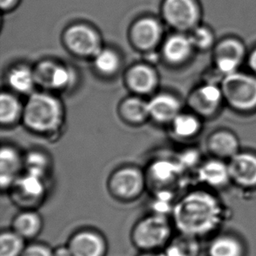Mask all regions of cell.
Masks as SVG:
<instances>
[{
    "mask_svg": "<svg viewBox=\"0 0 256 256\" xmlns=\"http://www.w3.org/2000/svg\"><path fill=\"white\" fill-rule=\"evenodd\" d=\"M172 215L180 234L200 239L218 230L224 220V209L214 195L195 190L176 201Z\"/></svg>",
    "mask_w": 256,
    "mask_h": 256,
    "instance_id": "6da1fadb",
    "label": "cell"
},
{
    "mask_svg": "<svg viewBox=\"0 0 256 256\" xmlns=\"http://www.w3.org/2000/svg\"><path fill=\"white\" fill-rule=\"evenodd\" d=\"M66 119L62 100L54 93L35 91L24 102L22 124L36 136H51L59 133Z\"/></svg>",
    "mask_w": 256,
    "mask_h": 256,
    "instance_id": "7a4b0ae2",
    "label": "cell"
},
{
    "mask_svg": "<svg viewBox=\"0 0 256 256\" xmlns=\"http://www.w3.org/2000/svg\"><path fill=\"white\" fill-rule=\"evenodd\" d=\"M172 224L166 215L152 212L140 218L132 228L130 240L141 252L158 251L172 240Z\"/></svg>",
    "mask_w": 256,
    "mask_h": 256,
    "instance_id": "3957f363",
    "label": "cell"
},
{
    "mask_svg": "<svg viewBox=\"0 0 256 256\" xmlns=\"http://www.w3.org/2000/svg\"><path fill=\"white\" fill-rule=\"evenodd\" d=\"M220 88L224 100L234 110L240 112L256 110V76L237 71L224 76Z\"/></svg>",
    "mask_w": 256,
    "mask_h": 256,
    "instance_id": "277c9868",
    "label": "cell"
},
{
    "mask_svg": "<svg viewBox=\"0 0 256 256\" xmlns=\"http://www.w3.org/2000/svg\"><path fill=\"white\" fill-rule=\"evenodd\" d=\"M147 187L144 170L136 166H124L111 172L107 189L111 197L120 202H132L142 196Z\"/></svg>",
    "mask_w": 256,
    "mask_h": 256,
    "instance_id": "5b68a950",
    "label": "cell"
},
{
    "mask_svg": "<svg viewBox=\"0 0 256 256\" xmlns=\"http://www.w3.org/2000/svg\"><path fill=\"white\" fill-rule=\"evenodd\" d=\"M34 70L37 86L44 91L62 93L71 90L76 82V72L63 63L44 60Z\"/></svg>",
    "mask_w": 256,
    "mask_h": 256,
    "instance_id": "8992f818",
    "label": "cell"
},
{
    "mask_svg": "<svg viewBox=\"0 0 256 256\" xmlns=\"http://www.w3.org/2000/svg\"><path fill=\"white\" fill-rule=\"evenodd\" d=\"M9 192L14 204L18 206L23 208V210L35 209L45 198L46 178L30 173H23Z\"/></svg>",
    "mask_w": 256,
    "mask_h": 256,
    "instance_id": "52a82bcc",
    "label": "cell"
},
{
    "mask_svg": "<svg viewBox=\"0 0 256 256\" xmlns=\"http://www.w3.org/2000/svg\"><path fill=\"white\" fill-rule=\"evenodd\" d=\"M160 74L154 66L147 63H138L125 71L122 80L125 88L139 96H153L160 86Z\"/></svg>",
    "mask_w": 256,
    "mask_h": 256,
    "instance_id": "ba28073f",
    "label": "cell"
},
{
    "mask_svg": "<svg viewBox=\"0 0 256 256\" xmlns=\"http://www.w3.org/2000/svg\"><path fill=\"white\" fill-rule=\"evenodd\" d=\"M223 102L220 86L210 82L198 86L187 100L192 111L200 118H210L216 114Z\"/></svg>",
    "mask_w": 256,
    "mask_h": 256,
    "instance_id": "9c48e42d",
    "label": "cell"
},
{
    "mask_svg": "<svg viewBox=\"0 0 256 256\" xmlns=\"http://www.w3.org/2000/svg\"><path fill=\"white\" fill-rule=\"evenodd\" d=\"M70 52L82 58H92L100 51V40L96 34L84 26H76L66 32L65 36Z\"/></svg>",
    "mask_w": 256,
    "mask_h": 256,
    "instance_id": "30bf717a",
    "label": "cell"
},
{
    "mask_svg": "<svg viewBox=\"0 0 256 256\" xmlns=\"http://www.w3.org/2000/svg\"><path fill=\"white\" fill-rule=\"evenodd\" d=\"M150 120L158 124L170 125L182 112L181 100L172 93L156 92L148 100Z\"/></svg>",
    "mask_w": 256,
    "mask_h": 256,
    "instance_id": "8fae6325",
    "label": "cell"
},
{
    "mask_svg": "<svg viewBox=\"0 0 256 256\" xmlns=\"http://www.w3.org/2000/svg\"><path fill=\"white\" fill-rule=\"evenodd\" d=\"M68 246L74 256H107V240L96 230L84 229L74 234Z\"/></svg>",
    "mask_w": 256,
    "mask_h": 256,
    "instance_id": "7c38bea8",
    "label": "cell"
},
{
    "mask_svg": "<svg viewBox=\"0 0 256 256\" xmlns=\"http://www.w3.org/2000/svg\"><path fill=\"white\" fill-rule=\"evenodd\" d=\"M24 170V156L10 144H3L0 150V186L10 190Z\"/></svg>",
    "mask_w": 256,
    "mask_h": 256,
    "instance_id": "4fadbf2b",
    "label": "cell"
},
{
    "mask_svg": "<svg viewBox=\"0 0 256 256\" xmlns=\"http://www.w3.org/2000/svg\"><path fill=\"white\" fill-rule=\"evenodd\" d=\"M245 50L240 42L226 40L215 49L214 60L217 71L224 76L238 71L242 62Z\"/></svg>",
    "mask_w": 256,
    "mask_h": 256,
    "instance_id": "5bb4252c",
    "label": "cell"
},
{
    "mask_svg": "<svg viewBox=\"0 0 256 256\" xmlns=\"http://www.w3.org/2000/svg\"><path fill=\"white\" fill-rule=\"evenodd\" d=\"M228 168L231 180L238 186L256 187V155L239 152L229 160Z\"/></svg>",
    "mask_w": 256,
    "mask_h": 256,
    "instance_id": "9a60e30c",
    "label": "cell"
},
{
    "mask_svg": "<svg viewBox=\"0 0 256 256\" xmlns=\"http://www.w3.org/2000/svg\"><path fill=\"white\" fill-rule=\"evenodd\" d=\"M118 118L130 126H141L150 121L148 100L144 97L130 94L120 100L118 106Z\"/></svg>",
    "mask_w": 256,
    "mask_h": 256,
    "instance_id": "2e32d148",
    "label": "cell"
},
{
    "mask_svg": "<svg viewBox=\"0 0 256 256\" xmlns=\"http://www.w3.org/2000/svg\"><path fill=\"white\" fill-rule=\"evenodd\" d=\"M164 14L175 28L187 29L197 20L198 9L192 0H166Z\"/></svg>",
    "mask_w": 256,
    "mask_h": 256,
    "instance_id": "e0dca14e",
    "label": "cell"
},
{
    "mask_svg": "<svg viewBox=\"0 0 256 256\" xmlns=\"http://www.w3.org/2000/svg\"><path fill=\"white\" fill-rule=\"evenodd\" d=\"M6 84L12 92L18 96H30L36 91L34 68L26 64H17L10 68L6 73Z\"/></svg>",
    "mask_w": 256,
    "mask_h": 256,
    "instance_id": "ac0fdd59",
    "label": "cell"
},
{
    "mask_svg": "<svg viewBox=\"0 0 256 256\" xmlns=\"http://www.w3.org/2000/svg\"><path fill=\"white\" fill-rule=\"evenodd\" d=\"M198 178L201 183L212 188H222L232 181L228 164L214 158L203 164L198 170Z\"/></svg>",
    "mask_w": 256,
    "mask_h": 256,
    "instance_id": "d6986e66",
    "label": "cell"
},
{
    "mask_svg": "<svg viewBox=\"0 0 256 256\" xmlns=\"http://www.w3.org/2000/svg\"><path fill=\"white\" fill-rule=\"evenodd\" d=\"M43 218L35 209H26L18 212L12 222V230L26 240L37 238L43 229Z\"/></svg>",
    "mask_w": 256,
    "mask_h": 256,
    "instance_id": "ffe728a7",
    "label": "cell"
},
{
    "mask_svg": "<svg viewBox=\"0 0 256 256\" xmlns=\"http://www.w3.org/2000/svg\"><path fill=\"white\" fill-rule=\"evenodd\" d=\"M24 102L20 96L10 90L3 91L0 96V124L2 128H12L22 122Z\"/></svg>",
    "mask_w": 256,
    "mask_h": 256,
    "instance_id": "44dd1931",
    "label": "cell"
},
{
    "mask_svg": "<svg viewBox=\"0 0 256 256\" xmlns=\"http://www.w3.org/2000/svg\"><path fill=\"white\" fill-rule=\"evenodd\" d=\"M194 48L190 37L174 35L164 45V58L172 66H181L190 59Z\"/></svg>",
    "mask_w": 256,
    "mask_h": 256,
    "instance_id": "7402d4cb",
    "label": "cell"
},
{
    "mask_svg": "<svg viewBox=\"0 0 256 256\" xmlns=\"http://www.w3.org/2000/svg\"><path fill=\"white\" fill-rule=\"evenodd\" d=\"M206 146L212 155L218 160H231L240 152L238 138L231 132L226 130L212 134L208 138Z\"/></svg>",
    "mask_w": 256,
    "mask_h": 256,
    "instance_id": "603a6c76",
    "label": "cell"
},
{
    "mask_svg": "<svg viewBox=\"0 0 256 256\" xmlns=\"http://www.w3.org/2000/svg\"><path fill=\"white\" fill-rule=\"evenodd\" d=\"M161 28L153 20L146 18L136 24L132 32V38L136 46L142 51L152 49L160 42Z\"/></svg>",
    "mask_w": 256,
    "mask_h": 256,
    "instance_id": "cb8c5ba5",
    "label": "cell"
},
{
    "mask_svg": "<svg viewBox=\"0 0 256 256\" xmlns=\"http://www.w3.org/2000/svg\"><path fill=\"white\" fill-rule=\"evenodd\" d=\"M181 169H183V167L178 160H158L150 166L148 172L146 173L147 184L152 182L162 190L163 187L166 186L175 180Z\"/></svg>",
    "mask_w": 256,
    "mask_h": 256,
    "instance_id": "d4e9b609",
    "label": "cell"
},
{
    "mask_svg": "<svg viewBox=\"0 0 256 256\" xmlns=\"http://www.w3.org/2000/svg\"><path fill=\"white\" fill-rule=\"evenodd\" d=\"M208 256H246V248L242 240L231 234L215 236L208 246Z\"/></svg>",
    "mask_w": 256,
    "mask_h": 256,
    "instance_id": "484cf974",
    "label": "cell"
},
{
    "mask_svg": "<svg viewBox=\"0 0 256 256\" xmlns=\"http://www.w3.org/2000/svg\"><path fill=\"white\" fill-rule=\"evenodd\" d=\"M170 130L176 138L188 140L200 133L201 130L200 118L192 113L181 112L170 124Z\"/></svg>",
    "mask_w": 256,
    "mask_h": 256,
    "instance_id": "4316f807",
    "label": "cell"
},
{
    "mask_svg": "<svg viewBox=\"0 0 256 256\" xmlns=\"http://www.w3.org/2000/svg\"><path fill=\"white\" fill-rule=\"evenodd\" d=\"M94 68L100 76L111 78L118 74L121 68V59L116 52L102 48L93 58Z\"/></svg>",
    "mask_w": 256,
    "mask_h": 256,
    "instance_id": "83f0119b",
    "label": "cell"
},
{
    "mask_svg": "<svg viewBox=\"0 0 256 256\" xmlns=\"http://www.w3.org/2000/svg\"><path fill=\"white\" fill-rule=\"evenodd\" d=\"M51 166L50 156L42 150H32L24 156V170L35 176L46 178Z\"/></svg>",
    "mask_w": 256,
    "mask_h": 256,
    "instance_id": "f1b7e54d",
    "label": "cell"
},
{
    "mask_svg": "<svg viewBox=\"0 0 256 256\" xmlns=\"http://www.w3.org/2000/svg\"><path fill=\"white\" fill-rule=\"evenodd\" d=\"M166 248L164 253L168 256H198L200 251L198 238L182 234L170 240Z\"/></svg>",
    "mask_w": 256,
    "mask_h": 256,
    "instance_id": "f546056e",
    "label": "cell"
},
{
    "mask_svg": "<svg viewBox=\"0 0 256 256\" xmlns=\"http://www.w3.org/2000/svg\"><path fill=\"white\" fill-rule=\"evenodd\" d=\"M26 240L14 230L2 232L0 236V256H21L26 248Z\"/></svg>",
    "mask_w": 256,
    "mask_h": 256,
    "instance_id": "4dcf8cb0",
    "label": "cell"
},
{
    "mask_svg": "<svg viewBox=\"0 0 256 256\" xmlns=\"http://www.w3.org/2000/svg\"><path fill=\"white\" fill-rule=\"evenodd\" d=\"M190 40L194 48L204 50L211 46L214 37L211 32L204 28H198L190 36Z\"/></svg>",
    "mask_w": 256,
    "mask_h": 256,
    "instance_id": "1f68e13d",
    "label": "cell"
},
{
    "mask_svg": "<svg viewBox=\"0 0 256 256\" xmlns=\"http://www.w3.org/2000/svg\"><path fill=\"white\" fill-rule=\"evenodd\" d=\"M21 256H54V250L45 244L32 243L26 245Z\"/></svg>",
    "mask_w": 256,
    "mask_h": 256,
    "instance_id": "d6a6232c",
    "label": "cell"
},
{
    "mask_svg": "<svg viewBox=\"0 0 256 256\" xmlns=\"http://www.w3.org/2000/svg\"><path fill=\"white\" fill-rule=\"evenodd\" d=\"M54 256H74L68 246H60L54 250Z\"/></svg>",
    "mask_w": 256,
    "mask_h": 256,
    "instance_id": "836d02e7",
    "label": "cell"
},
{
    "mask_svg": "<svg viewBox=\"0 0 256 256\" xmlns=\"http://www.w3.org/2000/svg\"><path fill=\"white\" fill-rule=\"evenodd\" d=\"M248 65H250L251 70L256 76V49L250 56V60H248Z\"/></svg>",
    "mask_w": 256,
    "mask_h": 256,
    "instance_id": "e575fe53",
    "label": "cell"
},
{
    "mask_svg": "<svg viewBox=\"0 0 256 256\" xmlns=\"http://www.w3.org/2000/svg\"><path fill=\"white\" fill-rule=\"evenodd\" d=\"M138 256H168L166 254L163 252H158V251H150V252H141Z\"/></svg>",
    "mask_w": 256,
    "mask_h": 256,
    "instance_id": "d590c367",
    "label": "cell"
},
{
    "mask_svg": "<svg viewBox=\"0 0 256 256\" xmlns=\"http://www.w3.org/2000/svg\"><path fill=\"white\" fill-rule=\"evenodd\" d=\"M12 2H14V0H0V4H1L2 8H6V7L10 6Z\"/></svg>",
    "mask_w": 256,
    "mask_h": 256,
    "instance_id": "8d00e7d4",
    "label": "cell"
}]
</instances>
